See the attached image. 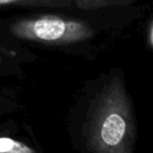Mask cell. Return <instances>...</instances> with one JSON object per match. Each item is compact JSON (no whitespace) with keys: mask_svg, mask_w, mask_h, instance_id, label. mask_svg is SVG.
I'll return each mask as SVG.
<instances>
[{"mask_svg":"<svg viewBox=\"0 0 153 153\" xmlns=\"http://www.w3.org/2000/svg\"><path fill=\"white\" fill-rule=\"evenodd\" d=\"M13 60V56L7 49L0 46V76L9 74L10 61Z\"/></svg>","mask_w":153,"mask_h":153,"instance_id":"obj_6","label":"cell"},{"mask_svg":"<svg viewBox=\"0 0 153 153\" xmlns=\"http://www.w3.org/2000/svg\"><path fill=\"white\" fill-rule=\"evenodd\" d=\"M132 0H72L74 4L81 10H99L103 7H115V5H126Z\"/></svg>","mask_w":153,"mask_h":153,"instance_id":"obj_5","label":"cell"},{"mask_svg":"<svg viewBox=\"0 0 153 153\" xmlns=\"http://www.w3.org/2000/svg\"><path fill=\"white\" fill-rule=\"evenodd\" d=\"M148 42L150 44L151 48L153 49V18L150 22V25L148 28Z\"/></svg>","mask_w":153,"mask_h":153,"instance_id":"obj_7","label":"cell"},{"mask_svg":"<svg viewBox=\"0 0 153 153\" xmlns=\"http://www.w3.org/2000/svg\"><path fill=\"white\" fill-rule=\"evenodd\" d=\"M71 4H74L72 0H0V7L21 5V7H68Z\"/></svg>","mask_w":153,"mask_h":153,"instance_id":"obj_3","label":"cell"},{"mask_svg":"<svg viewBox=\"0 0 153 153\" xmlns=\"http://www.w3.org/2000/svg\"><path fill=\"white\" fill-rule=\"evenodd\" d=\"M10 32L21 40L49 45L83 42L94 35V28L87 22L57 15L21 18L12 22Z\"/></svg>","mask_w":153,"mask_h":153,"instance_id":"obj_2","label":"cell"},{"mask_svg":"<svg viewBox=\"0 0 153 153\" xmlns=\"http://www.w3.org/2000/svg\"><path fill=\"white\" fill-rule=\"evenodd\" d=\"M0 153H37L33 147L7 135H0Z\"/></svg>","mask_w":153,"mask_h":153,"instance_id":"obj_4","label":"cell"},{"mask_svg":"<svg viewBox=\"0 0 153 153\" xmlns=\"http://www.w3.org/2000/svg\"><path fill=\"white\" fill-rule=\"evenodd\" d=\"M0 107H1V104H0Z\"/></svg>","mask_w":153,"mask_h":153,"instance_id":"obj_8","label":"cell"},{"mask_svg":"<svg viewBox=\"0 0 153 153\" xmlns=\"http://www.w3.org/2000/svg\"><path fill=\"white\" fill-rule=\"evenodd\" d=\"M83 132L91 153H133V109L120 76L107 80L91 99Z\"/></svg>","mask_w":153,"mask_h":153,"instance_id":"obj_1","label":"cell"}]
</instances>
